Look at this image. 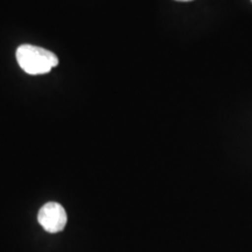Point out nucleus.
<instances>
[{
	"label": "nucleus",
	"instance_id": "obj_1",
	"mask_svg": "<svg viewBox=\"0 0 252 252\" xmlns=\"http://www.w3.org/2000/svg\"><path fill=\"white\" fill-rule=\"evenodd\" d=\"M17 60L20 68L30 75L48 74L59 64L54 53L41 47L23 45L17 49Z\"/></svg>",
	"mask_w": 252,
	"mask_h": 252
},
{
	"label": "nucleus",
	"instance_id": "obj_2",
	"mask_svg": "<svg viewBox=\"0 0 252 252\" xmlns=\"http://www.w3.org/2000/svg\"><path fill=\"white\" fill-rule=\"evenodd\" d=\"M37 220L48 232H60L67 224V213L60 203L48 202L40 209Z\"/></svg>",
	"mask_w": 252,
	"mask_h": 252
},
{
	"label": "nucleus",
	"instance_id": "obj_3",
	"mask_svg": "<svg viewBox=\"0 0 252 252\" xmlns=\"http://www.w3.org/2000/svg\"><path fill=\"white\" fill-rule=\"evenodd\" d=\"M176 1H191V0H176Z\"/></svg>",
	"mask_w": 252,
	"mask_h": 252
},
{
	"label": "nucleus",
	"instance_id": "obj_4",
	"mask_svg": "<svg viewBox=\"0 0 252 252\" xmlns=\"http://www.w3.org/2000/svg\"><path fill=\"white\" fill-rule=\"evenodd\" d=\"M251 1H252V0H251Z\"/></svg>",
	"mask_w": 252,
	"mask_h": 252
}]
</instances>
